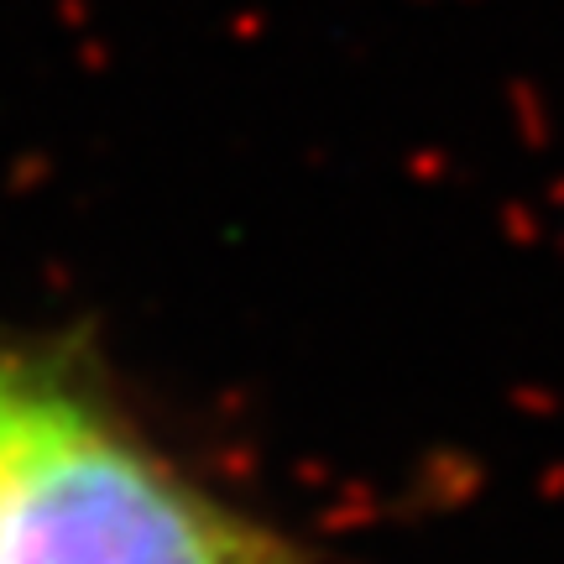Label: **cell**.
Instances as JSON below:
<instances>
[{
	"mask_svg": "<svg viewBox=\"0 0 564 564\" xmlns=\"http://www.w3.org/2000/svg\"><path fill=\"white\" fill-rule=\"evenodd\" d=\"M0 564H308L58 345L0 340Z\"/></svg>",
	"mask_w": 564,
	"mask_h": 564,
	"instance_id": "cell-1",
	"label": "cell"
}]
</instances>
